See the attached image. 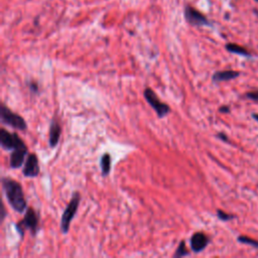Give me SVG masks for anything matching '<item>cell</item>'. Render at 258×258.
<instances>
[{"instance_id": "6da1fadb", "label": "cell", "mask_w": 258, "mask_h": 258, "mask_svg": "<svg viewBox=\"0 0 258 258\" xmlns=\"http://www.w3.org/2000/svg\"><path fill=\"white\" fill-rule=\"evenodd\" d=\"M1 183L5 196L12 209L18 213H24L27 211V200H25L21 185L16 180L7 176L2 177Z\"/></svg>"}, {"instance_id": "7a4b0ae2", "label": "cell", "mask_w": 258, "mask_h": 258, "mask_svg": "<svg viewBox=\"0 0 258 258\" xmlns=\"http://www.w3.org/2000/svg\"><path fill=\"white\" fill-rule=\"evenodd\" d=\"M80 201H81V195L76 192L74 193L70 203L68 204V206L66 207L63 215H62V220H61V229L64 234L68 233V231L70 229V225L71 222L73 220V218L75 217L77 210L79 208L80 205Z\"/></svg>"}, {"instance_id": "3957f363", "label": "cell", "mask_w": 258, "mask_h": 258, "mask_svg": "<svg viewBox=\"0 0 258 258\" xmlns=\"http://www.w3.org/2000/svg\"><path fill=\"white\" fill-rule=\"evenodd\" d=\"M0 118L3 124H6L20 131H25L28 129V124L25 120L18 114L12 112L4 104L0 106Z\"/></svg>"}, {"instance_id": "277c9868", "label": "cell", "mask_w": 258, "mask_h": 258, "mask_svg": "<svg viewBox=\"0 0 258 258\" xmlns=\"http://www.w3.org/2000/svg\"><path fill=\"white\" fill-rule=\"evenodd\" d=\"M38 229H39L38 215L33 208H28L27 211H25L24 219L17 223L16 230L20 234V236L23 237V234L25 233V231L27 230H30L31 233L35 236L37 234Z\"/></svg>"}, {"instance_id": "5b68a950", "label": "cell", "mask_w": 258, "mask_h": 258, "mask_svg": "<svg viewBox=\"0 0 258 258\" xmlns=\"http://www.w3.org/2000/svg\"><path fill=\"white\" fill-rule=\"evenodd\" d=\"M144 98L148 102V104L157 112L159 118H164L171 112V108L166 104V103L162 102L158 95L154 93L150 88H146L144 90Z\"/></svg>"}, {"instance_id": "8992f818", "label": "cell", "mask_w": 258, "mask_h": 258, "mask_svg": "<svg viewBox=\"0 0 258 258\" xmlns=\"http://www.w3.org/2000/svg\"><path fill=\"white\" fill-rule=\"evenodd\" d=\"M184 15L187 22L194 25V27H211V22L209 19L191 5L185 6Z\"/></svg>"}, {"instance_id": "52a82bcc", "label": "cell", "mask_w": 258, "mask_h": 258, "mask_svg": "<svg viewBox=\"0 0 258 258\" xmlns=\"http://www.w3.org/2000/svg\"><path fill=\"white\" fill-rule=\"evenodd\" d=\"M0 143L6 150H14L18 147L25 146L23 140L16 133H10L4 128L0 130Z\"/></svg>"}, {"instance_id": "ba28073f", "label": "cell", "mask_w": 258, "mask_h": 258, "mask_svg": "<svg viewBox=\"0 0 258 258\" xmlns=\"http://www.w3.org/2000/svg\"><path fill=\"white\" fill-rule=\"evenodd\" d=\"M22 173L27 177H36L40 174V165L38 157L35 153H31L25 161Z\"/></svg>"}, {"instance_id": "9c48e42d", "label": "cell", "mask_w": 258, "mask_h": 258, "mask_svg": "<svg viewBox=\"0 0 258 258\" xmlns=\"http://www.w3.org/2000/svg\"><path fill=\"white\" fill-rule=\"evenodd\" d=\"M210 239L203 232H197L191 237V248L195 253H199L203 251L206 247L209 245Z\"/></svg>"}, {"instance_id": "30bf717a", "label": "cell", "mask_w": 258, "mask_h": 258, "mask_svg": "<svg viewBox=\"0 0 258 258\" xmlns=\"http://www.w3.org/2000/svg\"><path fill=\"white\" fill-rule=\"evenodd\" d=\"M27 154H28L27 145L12 150V152L10 154V160H9L10 168L11 169L20 168L24 163V159H25V157H27Z\"/></svg>"}, {"instance_id": "8fae6325", "label": "cell", "mask_w": 258, "mask_h": 258, "mask_svg": "<svg viewBox=\"0 0 258 258\" xmlns=\"http://www.w3.org/2000/svg\"><path fill=\"white\" fill-rule=\"evenodd\" d=\"M61 133H62V128L60 123L56 119H53L49 125V135H48V143L50 147L54 148L58 145L60 141Z\"/></svg>"}, {"instance_id": "7c38bea8", "label": "cell", "mask_w": 258, "mask_h": 258, "mask_svg": "<svg viewBox=\"0 0 258 258\" xmlns=\"http://www.w3.org/2000/svg\"><path fill=\"white\" fill-rule=\"evenodd\" d=\"M240 76V72L233 71V70H226V71H218L213 75V81L215 83L218 82H225L236 79Z\"/></svg>"}, {"instance_id": "4fadbf2b", "label": "cell", "mask_w": 258, "mask_h": 258, "mask_svg": "<svg viewBox=\"0 0 258 258\" xmlns=\"http://www.w3.org/2000/svg\"><path fill=\"white\" fill-rule=\"evenodd\" d=\"M226 49L229 51V53L235 54V55H239V56H243V57H247V58L252 57V54L246 47L239 45L237 43H227Z\"/></svg>"}, {"instance_id": "5bb4252c", "label": "cell", "mask_w": 258, "mask_h": 258, "mask_svg": "<svg viewBox=\"0 0 258 258\" xmlns=\"http://www.w3.org/2000/svg\"><path fill=\"white\" fill-rule=\"evenodd\" d=\"M101 166V171H102V175L106 176L109 174L110 170H111V157L109 153H104L101 158L100 162Z\"/></svg>"}, {"instance_id": "9a60e30c", "label": "cell", "mask_w": 258, "mask_h": 258, "mask_svg": "<svg viewBox=\"0 0 258 258\" xmlns=\"http://www.w3.org/2000/svg\"><path fill=\"white\" fill-rule=\"evenodd\" d=\"M189 254H190V252H189L188 249H187L186 242H185V241H182V242L179 243V245H178V247H177L175 253L173 254V257L179 258V257H184V256L189 255Z\"/></svg>"}, {"instance_id": "2e32d148", "label": "cell", "mask_w": 258, "mask_h": 258, "mask_svg": "<svg viewBox=\"0 0 258 258\" xmlns=\"http://www.w3.org/2000/svg\"><path fill=\"white\" fill-rule=\"evenodd\" d=\"M238 241L243 243V244H247V245H250L252 247H255V248H258V241L257 240H254L248 236H245V235H241L238 237Z\"/></svg>"}, {"instance_id": "e0dca14e", "label": "cell", "mask_w": 258, "mask_h": 258, "mask_svg": "<svg viewBox=\"0 0 258 258\" xmlns=\"http://www.w3.org/2000/svg\"><path fill=\"white\" fill-rule=\"evenodd\" d=\"M217 216L222 221H229V220H232V219L235 218V216L228 214V213L224 212L223 210H217Z\"/></svg>"}, {"instance_id": "ac0fdd59", "label": "cell", "mask_w": 258, "mask_h": 258, "mask_svg": "<svg viewBox=\"0 0 258 258\" xmlns=\"http://www.w3.org/2000/svg\"><path fill=\"white\" fill-rule=\"evenodd\" d=\"M245 97L247 99H250L252 101H255V102H258V90H252V91H249L245 94Z\"/></svg>"}, {"instance_id": "d6986e66", "label": "cell", "mask_w": 258, "mask_h": 258, "mask_svg": "<svg viewBox=\"0 0 258 258\" xmlns=\"http://www.w3.org/2000/svg\"><path fill=\"white\" fill-rule=\"evenodd\" d=\"M217 137H218L219 139H221V140L225 141V142H229V139H228L227 135H226L225 133H223V132H220V133H218V134H217Z\"/></svg>"}, {"instance_id": "ffe728a7", "label": "cell", "mask_w": 258, "mask_h": 258, "mask_svg": "<svg viewBox=\"0 0 258 258\" xmlns=\"http://www.w3.org/2000/svg\"><path fill=\"white\" fill-rule=\"evenodd\" d=\"M219 111H220V113H224V114L230 113V107L227 106V105H224V106L219 108Z\"/></svg>"}, {"instance_id": "44dd1931", "label": "cell", "mask_w": 258, "mask_h": 258, "mask_svg": "<svg viewBox=\"0 0 258 258\" xmlns=\"http://www.w3.org/2000/svg\"><path fill=\"white\" fill-rule=\"evenodd\" d=\"M30 87H31V89H32V91H35V92H38V85L35 83V82H33V83H31L30 84Z\"/></svg>"}, {"instance_id": "7402d4cb", "label": "cell", "mask_w": 258, "mask_h": 258, "mask_svg": "<svg viewBox=\"0 0 258 258\" xmlns=\"http://www.w3.org/2000/svg\"><path fill=\"white\" fill-rule=\"evenodd\" d=\"M252 117L258 122V114H257V113H253V114H252Z\"/></svg>"}, {"instance_id": "603a6c76", "label": "cell", "mask_w": 258, "mask_h": 258, "mask_svg": "<svg viewBox=\"0 0 258 258\" xmlns=\"http://www.w3.org/2000/svg\"><path fill=\"white\" fill-rule=\"evenodd\" d=\"M255 1H256V2H258V0H255Z\"/></svg>"}]
</instances>
